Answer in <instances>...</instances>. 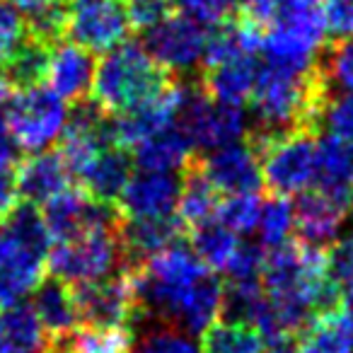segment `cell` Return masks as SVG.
<instances>
[{
  "mask_svg": "<svg viewBox=\"0 0 353 353\" xmlns=\"http://www.w3.org/2000/svg\"><path fill=\"white\" fill-rule=\"evenodd\" d=\"M327 94V78L314 68H290L279 63H259L252 112L266 133L307 128L319 117Z\"/></svg>",
  "mask_w": 353,
  "mask_h": 353,
  "instance_id": "6da1fadb",
  "label": "cell"
},
{
  "mask_svg": "<svg viewBox=\"0 0 353 353\" xmlns=\"http://www.w3.org/2000/svg\"><path fill=\"white\" fill-rule=\"evenodd\" d=\"M51 237L34 206H15L0 221V307L22 303L46 276Z\"/></svg>",
  "mask_w": 353,
  "mask_h": 353,
  "instance_id": "7a4b0ae2",
  "label": "cell"
},
{
  "mask_svg": "<svg viewBox=\"0 0 353 353\" xmlns=\"http://www.w3.org/2000/svg\"><path fill=\"white\" fill-rule=\"evenodd\" d=\"M165 85L162 68L150 59V54L143 46L123 41L117 49L107 51L97 63L90 92L99 112L119 117L145 104Z\"/></svg>",
  "mask_w": 353,
  "mask_h": 353,
  "instance_id": "3957f363",
  "label": "cell"
},
{
  "mask_svg": "<svg viewBox=\"0 0 353 353\" xmlns=\"http://www.w3.org/2000/svg\"><path fill=\"white\" fill-rule=\"evenodd\" d=\"M119 264H123V247L117 223L88 228L78 235L54 242L46 259L51 276L70 288L107 279Z\"/></svg>",
  "mask_w": 353,
  "mask_h": 353,
  "instance_id": "277c9868",
  "label": "cell"
},
{
  "mask_svg": "<svg viewBox=\"0 0 353 353\" xmlns=\"http://www.w3.org/2000/svg\"><path fill=\"white\" fill-rule=\"evenodd\" d=\"M68 104L49 85H27L6 104V131L15 148L39 152L54 145L68 126Z\"/></svg>",
  "mask_w": 353,
  "mask_h": 353,
  "instance_id": "5b68a950",
  "label": "cell"
},
{
  "mask_svg": "<svg viewBox=\"0 0 353 353\" xmlns=\"http://www.w3.org/2000/svg\"><path fill=\"white\" fill-rule=\"evenodd\" d=\"M317 145L307 128L271 133L261 143V182L274 196H300L317 184Z\"/></svg>",
  "mask_w": 353,
  "mask_h": 353,
  "instance_id": "8992f818",
  "label": "cell"
},
{
  "mask_svg": "<svg viewBox=\"0 0 353 353\" xmlns=\"http://www.w3.org/2000/svg\"><path fill=\"white\" fill-rule=\"evenodd\" d=\"M73 298L78 322L90 327H131L145 314L131 266L117 276L112 274L92 283L75 285Z\"/></svg>",
  "mask_w": 353,
  "mask_h": 353,
  "instance_id": "52a82bcc",
  "label": "cell"
},
{
  "mask_svg": "<svg viewBox=\"0 0 353 353\" xmlns=\"http://www.w3.org/2000/svg\"><path fill=\"white\" fill-rule=\"evenodd\" d=\"M179 128L194 148L213 150L228 143L242 141L247 133V117L240 104L216 99L203 90H184Z\"/></svg>",
  "mask_w": 353,
  "mask_h": 353,
  "instance_id": "ba28073f",
  "label": "cell"
},
{
  "mask_svg": "<svg viewBox=\"0 0 353 353\" xmlns=\"http://www.w3.org/2000/svg\"><path fill=\"white\" fill-rule=\"evenodd\" d=\"M133 22L123 0H70L63 32L90 54H107L128 39Z\"/></svg>",
  "mask_w": 353,
  "mask_h": 353,
  "instance_id": "9c48e42d",
  "label": "cell"
},
{
  "mask_svg": "<svg viewBox=\"0 0 353 353\" xmlns=\"http://www.w3.org/2000/svg\"><path fill=\"white\" fill-rule=\"evenodd\" d=\"M208 34L203 25L187 15H162L157 22L145 27L143 49L150 59L170 73H189L199 68L206 56Z\"/></svg>",
  "mask_w": 353,
  "mask_h": 353,
  "instance_id": "30bf717a",
  "label": "cell"
},
{
  "mask_svg": "<svg viewBox=\"0 0 353 353\" xmlns=\"http://www.w3.org/2000/svg\"><path fill=\"white\" fill-rule=\"evenodd\" d=\"M184 102V88L167 83L160 92L145 104L131 109L126 114H119L114 121L107 123L109 141L117 148H136L138 143L148 141L150 136L167 128L176 126L179 121V112H182Z\"/></svg>",
  "mask_w": 353,
  "mask_h": 353,
  "instance_id": "8fae6325",
  "label": "cell"
},
{
  "mask_svg": "<svg viewBox=\"0 0 353 353\" xmlns=\"http://www.w3.org/2000/svg\"><path fill=\"white\" fill-rule=\"evenodd\" d=\"M196 172L221 196L254 194L261 187L259 152L247 145L245 141H235L208 150Z\"/></svg>",
  "mask_w": 353,
  "mask_h": 353,
  "instance_id": "7c38bea8",
  "label": "cell"
},
{
  "mask_svg": "<svg viewBox=\"0 0 353 353\" xmlns=\"http://www.w3.org/2000/svg\"><path fill=\"white\" fill-rule=\"evenodd\" d=\"M351 206L353 199L314 184L312 189L300 194L298 203L293 206L295 230L303 237L305 245H332L341 232L343 223L351 213Z\"/></svg>",
  "mask_w": 353,
  "mask_h": 353,
  "instance_id": "4fadbf2b",
  "label": "cell"
},
{
  "mask_svg": "<svg viewBox=\"0 0 353 353\" xmlns=\"http://www.w3.org/2000/svg\"><path fill=\"white\" fill-rule=\"evenodd\" d=\"M182 182L170 172L138 170L128 176L126 187L119 194V208L126 221H152V218L176 216Z\"/></svg>",
  "mask_w": 353,
  "mask_h": 353,
  "instance_id": "5bb4252c",
  "label": "cell"
},
{
  "mask_svg": "<svg viewBox=\"0 0 353 353\" xmlns=\"http://www.w3.org/2000/svg\"><path fill=\"white\" fill-rule=\"evenodd\" d=\"M44 225L49 232L51 242L65 240V237H73L78 232L88 230V228L97 225H112L117 223L114 211L109 203L94 201L92 196H88L80 189H63L61 194H56L54 199L44 203Z\"/></svg>",
  "mask_w": 353,
  "mask_h": 353,
  "instance_id": "9a60e30c",
  "label": "cell"
},
{
  "mask_svg": "<svg viewBox=\"0 0 353 353\" xmlns=\"http://www.w3.org/2000/svg\"><path fill=\"white\" fill-rule=\"evenodd\" d=\"M94 63L92 54L83 46L73 44H59L49 49V61H46V85L54 90L65 102H75L90 94L94 80Z\"/></svg>",
  "mask_w": 353,
  "mask_h": 353,
  "instance_id": "2e32d148",
  "label": "cell"
},
{
  "mask_svg": "<svg viewBox=\"0 0 353 353\" xmlns=\"http://www.w3.org/2000/svg\"><path fill=\"white\" fill-rule=\"evenodd\" d=\"M70 170L61 152H32L20 167H15V184L20 199L27 203H41L70 187Z\"/></svg>",
  "mask_w": 353,
  "mask_h": 353,
  "instance_id": "e0dca14e",
  "label": "cell"
},
{
  "mask_svg": "<svg viewBox=\"0 0 353 353\" xmlns=\"http://www.w3.org/2000/svg\"><path fill=\"white\" fill-rule=\"evenodd\" d=\"M75 176L80 179L88 196L112 206L131 176V162L121 152V148L104 145Z\"/></svg>",
  "mask_w": 353,
  "mask_h": 353,
  "instance_id": "ac0fdd59",
  "label": "cell"
},
{
  "mask_svg": "<svg viewBox=\"0 0 353 353\" xmlns=\"http://www.w3.org/2000/svg\"><path fill=\"white\" fill-rule=\"evenodd\" d=\"M32 310L44 327L46 339H63L78 327V310H75L73 288L63 281H41L34 290Z\"/></svg>",
  "mask_w": 353,
  "mask_h": 353,
  "instance_id": "d6986e66",
  "label": "cell"
},
{
  "mask_svg": "<svg viewBox=\"0 0 353 353\" xmlns=\"http://www.w3.org/2000/svg\"><path fill=\"white\" fill-rule=\"evenodd\" d=\"M259 75V59L256 56H237V59L218 61L206 65V92L216 99L230 104L250 102Z\"/></svg>",
  "mask_w": 353,
  "mask_h": 353,
  "instance_id": "ffe728a7",
  "label": "cell"
},
{
  "mask_svg": "<svg viewBox=\"0 0 353 353\" xmlns=\"http://www.w3.org/2000/svg\"><path fill=\"white\" fill-rule=\"evenodd\" d=\"M298 353H353V324L341 307L314 314L295 336Z\"/></svg>",
  "mask_w": 353,
  "mask_h": 353,
  "instance_id": "44dd1931",
  "label": "cell"
},
{
  "mask_svg": "<svg viewBox=\"0 0 353 353\" xmlns=\"http://www.w3.org/2000/svg\"><path fill=\"white\" fill-rule=\"evenodd\" d=\"M194 145L189 143V138L182 133L179 123L167 131H160L155 136H150L148 141L138 143L133 148V155L141 170L148 172H170L176 174L179 170L189 165L192 160Z\"/></svg>",
  "mask_w": 353,
  "mask_h": 353,
  "instance_id": "7402d4cb",
  "label": "cell"
},
{
  "mask_svg": "<svg viewBox=\"0 0 353 353\" xmlns=\"http://www.w3.org/2000/svg\"><path fill=\"white\" fill-rule=\"evenodd\" d=\"M266 341L259 329L242 319H216L201 332L199 353H264Z\"/></svg>",
  "mask_w": 353,
  "mask_h": 353,
  "instance_id": "603a6c76",
  "label": "cell"
},
{
  "mask_svg": "<svg viewBox=\"0 0 353 353\" xmlns=\"http://www.w3.org/2000/svg\"><path fill=\"white\" fill-rule=\"evenodd\" d=\"M317 187L353 199V143L327 136L317 145Z\"/></svg>",
  "mask_w": 353,
  "mask_h": 353,
  "instance_id": "cb8c5ba5",
  "label": "cell"
},
{
  "mask_svg": "<svg viewBox=\"0 0 353 353\" xmlns=\"http://www.w3.org/2000/svg\"><path fill=\"white\" fill-rule=\"evenodd\" d=\"M242 247V235L223 225L218 218L192 228V250L211 271H225Z\"/></svg>",
  "mask_w": 353,
  "mask_h": 353,
  "instance_id": "d4e9b609",
  "label": "cell"
},
{
  "mask_svg": "<svg viewBox=\"0 0 353 353\" xmlns=\"http://www.w3.org/2000/svg\"><path fill=\"white\" fill-rule=\"evenodd\" d=\"M0 334L6 336L12 353H41L46 343L44 327L27 303L0 307Z\"/></svg>",
  "mask_w": 353,
  "mask_h": 353,
  "instance_id": "484cf974",
  "label": "cell"
},
{
  "mask_svg": "<svg viewBox=\"0 0 353 353\" xmlns=\"http://www.w3.org/2000/svg\"><path fill=\"white\" fill-rule=\"evenodd\" d=\"M218 203H221V194L199 172H194L187 182H182V189H179L176 218L182 221V225L196 228L201 223L216 218Z\"/></svg>",
  "mask_w": 353,
  "mask_h": 353,
  "instance_id": "4316f807",
  "label": "cell"
},
{
  "mask_svg": "<svg viewBox=\"0 0 353 353\" xmlns=\"http://www.w3.org/2000/svg\"><path fill=\"white\" fill-rule=\"evenodd\" d=\"M25 20L27 30L41 41L56 39L65 27V0H6Z\"/></svg>",
  "mask_w": 353,
  "mask_h": 353,
  "instance_id": "83f0119b",
  "label": "cell"
},
{
  "mask_svg": "<svg viewBox=\"0 0 353 353\" xmlns=\"http://www.w3.org/2000/svg\"><path fill=\"white\" fill-rule=\"evenodd\" d=\"M256 232L264 250H276V247L290 242V235L295 230V213L293 203L285 196H274L269 201H261L259 221H256Z\"/></svg>",
  "mask_w": 353,
  "mask_h": 353,
  "instance_id": "f1b7e54d",
  "label": "cell"
},
{
  "mask_svg": "<svg viewBox=\"0 0 353 353\" xmlns=\"http://www.w3.org/2000/svg\"><path fill=\"white\" fill-rule=\"evenodd\" d=\"M46 61H49V46L41 39H25V44L12 54L8 61V80L20 88L39 85L46 75Z\"/></svg>",
  "mask_w": 353,
  "mask_h": 353,
  "instance_id": "f546056e",
  "label": "cell"
},
{
  "mask_svg": "<svg viewBox=\"0 0 353 353\" xmlns=\"http://www.w3.org/2000/svg\"><path fill=\"white\" fill-rule=\"evenodd\" d=\"M261 211V199L254 194H235V196H225L218 203L216 218L225 228H230L237 235H250L254 232L256 221H259Z\"/></svg>",
  "mask_w": 353,
  "mask_h": 353,
  "instance_id": "4dcf8cb0",
  "label": "cell"
},
{
  "mask_svg": "<svg viewBox=\"0 0 353 353\" xmlns=\"http://www.w3.org/2000/svg\"><path fill=\"white\" fill-rule=\"evenodd\" d=\"M317 119H322L332 138L353 143V92H339L336 97L324 99Z\"/></svg>",
  "mask_w": 353,
  "mask_h": 353,
  "instance_id": "1f68e13d",
  "label": "cell"
},
{
  "mask_svg": "<svg viewBox=\"0 0 353 353\" xmlns=\"http://www.w3.org/2000/svg\"><path fill=\"white\" fill-rule=\"evenodd\" d=\"M324 261H327V276L341 293L353 288V235L336 237L327 252H324Z\"/></svg>",
  "mask_w": 353,
  "mask_h": 353,
  "instance_id": "d6a6232c",
  "label": "cell"
},
{
  "mask_svg": "<svg viewBox=\"0 0 353 353\" xmlns=\"http://www.w3.org/2000/svg\"><path fill=\"white\" fill-rule=\"evenodd\" d=\"M174 3L182 15L192 17L203 27L223 25L242 6V0H174Z\"/></svg>",
  "mask_w": 353,
  "mask_h": 353,
  "instance_id": "836d02e7",
  "label": "cell"
},
{
  "mask_svg": "<svg viewBox=\"0 0 353 353\" xmlns=\"http://www.w3.org/2000/svg\"><path fill=\"white\" fill-rule=\"evenodd\" d=\"M136 353H199V348L187 336V332L174 324H165L162 329L145 334Z\"/></svg>",
  "mask_w": 353,
  "mask_h": 353,
  "instance_id": "e575fe53",
  "label": "cell"
},
{
  "mask_svg": "<svg viewBox=\"0 0 353 353\" xmlns=\"http://www.w3.org/2000/svg\"><path fill=\"white\" fill-rule=\"evenodd\" d=\"M27 39V25L22 15L6 0H0V65H6Z\"/></svg>",
  "mask_w": 353,
  "mask_h": 353,
  "instance_id": "d590c367",
  "label": "cell"
},
{
  "mask_svg": "<svg viewBox=\"0 0 353 353\" xmlns=\"http://www.w3.org/2000/svg\"><path fill=\"white\" fill-rule=\"evenodd\" d=\"M327 78L341 92H353V34L343 37L327 56Z\"/></svg>",
  "mask_w": 353,
  "mask_h": 353,
  "instance_id": "8d00e7d4",
  "label": "cell"
},
{
  "mask_svg": "<svg viewBox=\"0 0 353 353\" xmlns=\"http://www.w3.org/2000/svg\"><path fill=\"white\" fill-rule=\"evenodd\" d=\"M329 32L339 37L353 34V0H324Z\"/></svg>",
  "mask_w": 353,
  "mask_h": 353,
  "instance_id": "74e56055",
  "label": "cell"
},
{
  "mask_svg": "<svg viewBox=\"0 0 353 353\" xmlns=\"http://www.w3.org/2000/svg\"><path fill=\"white\" fill-rule=\"evenodd\" d=\"M126 8L133 27H143V30L167 15V0H128Z\"/></svg>",
  "mask_w": 353,
  "mask_h": 353,
  "instance_id": "f35d334b",
  "label": "cell"
},
{
  "mask_svg": "<svg viewBox=\"0 0 353 353\" xmlns=\"http://www.w3.org/2000/svg\"><path fill=\"white\" fill-rule=\"evenodd\" d=\"M264 353H298V348H295V339H290V341L269 343V351H264Z\"/></svg>",
  "mask_w": 353,
  "mask_h": 353,
  "instance_id": "ab89813d",
  "label": "cell"
},
{
  "mask_svg": "<svg viewBox=\"0 0 353 353\" xmlns=\"http://www.w3.org/2000/svg\"><path fill=\"white\" fill-rule=\"evenodd\" d=\"M10 88H12V83L8 80V75L0 73V112L6 109L8 99H10Z\"/></svg>",
  "mask_w": 353,
  "mask_h": 353,
  "instance_id": "60d3db41",
  "label": "cell"
},
{
  "mask_svg": "<svg viewBox=\"0 0 353 353\" xmlns=\"http://www.w3.org/2000/svg\"><path fill=\"white\" fill-rule=\"evenodd\" d=\"M341 310H343V314L348 317V322L353 324V288L343 293V298H341Z\"/></svg>",
  "mask_w": 353,
  "mask_h": 353,
  "instance_id": "b9f144b4",
  "label": "cell"
},
{
  "mask_svg": "<svg viewBox=\"0 0 353 353\" xmlns=\"http://www.w3.org/2000/svg\"><path fill=\"white\" fill-rule=\"evenodd\" d=\"M0 353H12L10 351V346H8V341H6V336L0 334Z\"/></svg>",
  "mask_w": 353,
  "mask_h": 353,
  "instance_id": "7bdbcfd3",
  "label": "cell"
},
{
  "mask_svg": "<svg viewBox=\"0 0 353 353\" xmlns=\"http://www.w3.org/2000/svg\"><path fill=\"white\" fill-rule=\"evenodd\" d=\"M348 216H351V221H353V206H351V213H348Z\"/></svg>",
  "mask_w": 353,
  "mask_h": 353,
  "instance_id": "ee69618b",
  "label": "cell"
}]
</instances>
